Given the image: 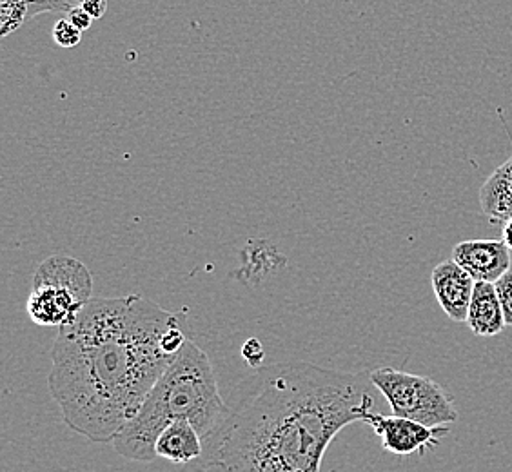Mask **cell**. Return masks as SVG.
<instances>
[{
  "label": "cell",
  "instance_id": "cell-7",
  "mask_svg": "<svg viewBox=\"0 0 512 472\" xmlns=\"http://www.w3.org/2000/svg\"><path fill=\"white\" fill-rule=\"evenodd\" d=\"M453 260L476 282L494 284L511 269V249L503 240H465L454 246Z\"/></svg>",
  "mask_w": 512,
  "mask_h": 472
},
{
  "label": "cell",
  "instance_id": "cell-10",
  "mask_svg": "<svg viewBox=\"0 0 512 472\" xmlns=\"http://www.w3.org/2000/svg\"><path fill=\"white\" fill-rule=\"evenodd\" d=\"M467 325L476 336H496L505 329L502 304L491 282H476L467 313Z\"/></svg>",
  "mask_w": 512,
  "mask_h": 472
},
{
  "label": "cell",
  "instance_id": "cell-5",
  "mask_svg": "<svg viewBox=\"0 0 512 472\" xmlns=\"http://www.w3.org/2000/svg\"><path fill=\"white\" fill-rule=\"evenodd\" d=\"M369 378L396 416L424 423L427 427H442L460 418L453 398L442 385L427 376L378 367L369 373Z\"/></svg>",
  "mask_w": 512,
  "mask_h": 472
},
{
  "label": "cell",
  "instance_id": "cell-12",
  "mask_svg": "<svg viewBox=\"0 0 512 472\" xmlns=\"http://www.w3.org/2000/svg\"><path fill=\"white\" fill-rule=\"evenodd\" d=\"M28 20L26 0H0V35L8 37Z\"/></svg>",
  "mask_w": 512,
  "mask_h": 472
},
{
  "label": "cell",
  "instance_id": "cell-3",
  "mask_svg": "<svg viewBox=\"0 0 512 472\" xmlns=\"http://www.w3.org/2000/svg\"><path fill=\"white\" fill-rule=\"evenodd\" d=\"M227 411L209 356L193 340H186L168 369L149 391L138 413L113 440L115 451L131 462L157 460L158 436L169 423L186 420L206 440Z\"/></svg>",
  "mask_w": 512,
  "mask_h": 472
},
{
  "label": "cell",
  "instance_id": "cell-15",
  "mask_svg": "<svg viewBox=\"0 0 512 472\" xmlns=\"http://www.w3.org/2000/svg\"><path fill=\"white\" fill-rule=\"evenodd\" d=\"M494 287H496V293H498L500 304H502L505 324L512 325V267L494 282Z\"/></svg>",
  "mask_w": 512,
  "mask_h": 472
},
{
  "label": "cell",
  "instance_id": "cell-14",
  "mask_svg": "<svg viewBox=\"0 0 512 472\" xmlns=\"http://www.w3.org/2000/svg\"><path fill=\"white\" fill-rule=\"evenodd\" d=\"M82 33L71 20L60 19L51 31V37L55 40V44H59L60 48H75L79 46L80 40H82Z\"/></svg>",
  "mask_w": 512,
  "mask_h": 472
},
{
  "label": "cell",
  "instance_id": "cell-4",
  "mask_svg": "<svg viewBox=\"0 0 512 472\" xmlns=\"http://www.w3.org/2000/svg\"><path fill=\"white\" fill-rule=\"evenodd\" d=\"M93 276L80 260L68 255L48 256L35 269L28 315L42 327L71 324L91 300Z\"/></svg>",
  "mask_w": 512,
  "mask_h": 472
},
{
  "label": "cell",
  "instance_id": "cell-2",
  "mask_svg": "<svg viewBox=\"0 0 512 472\" xmlns=\"http://www.w3.org/2000/svg\"><path fill=\"white\" fill-rule=\"evenodd\" d=\"M177 316L140 295L91 298L51 347L48 389L73 433L113 443L173 362Z\"/></svg>",
  "mask_w": 512,
  "mask_h": 472
},
{
  "label": "cell",
  "instance_id": "cell-6",
  "mask_svg": "<svg viewBox=\"0 0 512 472\" xmlns=\"http://www.w3.org/2000/svg\"><path fill=\"white\" fill-rule=\"evenodd\" d=\"M364 423L373 427L376 436H380L382 447L387 453L398 456L424 454L427 449L436 447L442 436L451 433L449 427H427L424 423L414 422L396 414H380L369 411Z\"/></svg>",
  "mask_w": 512,
  "mask_h": 472
},
{
  "label": "cell",
  "instance_id": "cell-1",
  "mask_svg": "<svg viewBox=\"0 0 512 472\" xmlns=\"http://www.w3.org/2000/svg\"><path fill=\"white\" fill-rule=\"evenodd\" d=\"M373 387L309 362L262 365L235 385L188 472H320L336 436L373 411Z\"/></svg>",
  "mask_w": 512,
  "mask_h": 472
},
{
  "label": "cell",
  "instance_id": "cell-19",
  "mask_svg": "<svg viewBox=\"0 0 512 472\" xmlns=\"http://www.w3.org/2000/svg\"><path fill=\"white\" fill-rule=\"evenodd\" d=\"M503 242L507 244V247L512 251V218L509 222H505V226H503Z\"/></svg>",
  "mask_w": 512,
  "mask_h": 472
},
{
  "label": "cell",
  "instance_id": "cell-9",
  "mask_svg": "<svg viewBox=\"0 0 512 472\" xmlns=\"http://www.w3.org/2000/svg\"><path fill=\"white\" fill-rule=\"evenodd\" d=\"M155 451L158 458H164L168 462L191 465L204 453V438L195 429V425L186 420H178L169 423L158 436Z\"/></svg>",
  "mask_w": 512,
  "mask_h": 472
},
{
  "label": "cell",
  "instance_id": "cell-18",
  "mask_svg": "<svg viewBox=\"0 0 512 472\" xmlns=\"http://www.w3.org/2000/svg\"><path fill=\"white\" fill-rule=\"evenodd\" d=\"M80 6L95 20L102 19L108 11V0H82Z\"/></svg>",
  "mask_w": 512,
  "mask_h": 472
},
{
  "label": "cell",
  "instance_id": "cell-16",
  "mask_svg": "<svg viewBox=\"0 0 512 472\" xmlns=\"http://www.w3.org/2000/svg\"><path fill=\"white\" fill-rule=\"evenodd\" d=\"M242 358H244L247 365H251L253 369L262 367L264 360H266L264 345L260 344L256 338H249L246 344L242 345Z\"/></svg>",
  "mask_w": 512,
  "mask_h": 472
},
{
  "label": "cell",
  "instance_id": "cell-8",
  "mask_svg": "<svg viewBox=\"0 0 512 472\" xmlns=\"http://www.w3.org/2000/svg\"><path fill=\"white\" fill-rule=\"evenodd\" d=\"M436 302L453 322H467L476 280L458 262L444 260L431 275Z\"/></svg>",
  "mask_w": 512,
  "mask_h": 472
},
{
  "label": "cell",
  "instance_id": "cell-17",
  "mask_svg": "<svg viewBox=\"0 0 512 472\" xmlns=\"http://www.w3.org/2000/svg\"><path fill=\"white\" fill-rule=\"evenodd\" d=\"M68 19L71 20L80 31L89 30L91 24H93V20H95L82 6H77V8H73V10L69 11Z\"/></svg>",
  "mask_w": 512,
  "mask_h": 472
},
{
  "label": "cell",
  "instance_id": "cell-13",
  "mask_svg": "<svg viewBox=\"0 0 512 472\" xmlns=\"http://www.w3.org/2000/svg\"><path fill=\"white\" fill-rule=\"evenodd\" d=\"M82 0H26L28 20L42 13H66L80 6Z\"/></svg>",
  "mask_w": 512,
  "mask_h": 472
},
{
  "label": "cell",
  "instance_id": "cell-11",
  "mask_svg": "<svg viewBox=\"0 0 512 472\" xmlns=\"http://www.w3.org/2000/svg\"><path fill=\"white\" fill-rule=\"evenodd\" d=\"M480 206L491 222L505 224L512 218V157L505 160L480 189Z\"/></svg>",
  "mask_w": 512,
  "mask_h": 472
}]
</instances>
